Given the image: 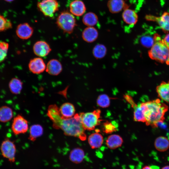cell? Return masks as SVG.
Returning a JSON list of instances; mask_svg holds the SVG:
<instances>
[{"mask_svg": "<svg viewBox=\"0 0 169 169\" xmlns=\"http://www.w3.org/2000/svg\"><path fill=\"white\" fill-rule=\"evenodd\" d=\"M142 169H152L151 168L148 166H146L143 167Z\"/></svg>", "mask_w": 169, "mask_h": 169, "instance_id": "cell-37", "label": "cell"}, {"mask_svg": "<svg viewBox=\"0 0 169 169\" xmlns=\"http://www.w3.org/2000/svg\"><path fill=\"white\" fill-rule=\"evenodd\" d=\"M162 39L164 43L169 48V33H168Z\"/></svg>", "mask_w": 169, "mask_h": 169, "instance_id": "cell-36", "label": "cell"}, {"mask_svg": "<svg viewBox=\"0 0 169 169\" xmlns=\"http://www.w3.org/2000/svg\"><path fill=\"white\" fill-rule=\"evenodd\" d=\"M122 17L124 21L130 25H134L138 20V16L133 10L127 8L125 9L122 13Z\"/></svg>", "mask_w": 169, "mask_h": 169, "instance_id": "cell-17", "label": "cell"}, {"mask_svg": "<svg viewBox=\"0 0 169 169\" xmlns=\"http://www.w3.org/2000/svg\"><path fill=\"white\" fill-rule=\"evenodd\" d=\"M98 18L97 15L92 12L85 14L82 18L83 23L87 27H93L97 23Z\"/></svg>", "mask_w": 169, "mask_h": 169, "instance_id": "cell-27", "label": "cell"}, {"mask_svg": "<svg viewBox=\"0 0 169 169\" xmlns=\"http://www.w3.org/2000/svg\"><path fill=\"white\" fill-rule=\"evenodd\" d=\"M23 85V83L22 81L17 78L12 79L9 83V88L11 92L15 95L20 93Z\"/></svg>", "mask_w": 169, "mask_h": 169, "instance_id": "cell-24", "label": "cell"}, {"mask_svg": "<svg viewBox=\"0 0 169 169\" xmlns=\"http://www.w3.org/2000/svg\"><path fill=\"white\" fill-rule=\"evenodd\" d=\"M37 6L45 16L52 18L58 10L59 5L57 0H42L38 3Z\"/></svg>", "mask_w": 169, "mask_h": 169, "instance_id": "cell-6", "label": "cell"}, {"mask_svg": "<svg viewBox=\"0 0 169 169\" xmlns=\"http://www.w3.org/2000/svg\"><path fill=\"white\" fill-rule=\"evenodd\" d=\"M61 116L63 118H69L75 114V110L74 105L71 103L66 102L62 104L59 108Z\"/></svg>", "mask_w": 169, "mask_h": 169, "instance_id": "cell-19", "label": "cell"}, {"mask_svg": "<svg viewBox=\"0 0 169 169\" xmlns=\"http://www.w3.org/2000/svg\"><path fill=\"white\" fill-rule=\"evenodd\" d=\"M123 143L122 138L117 134H113L108 136L106 140V144L110 149H114L121 146Z\"/></svg>", "mask_w": 169, "mask_h": 169, "instance_id": "cell-20", "label": "cell"}, {"mask_svg": "<svg viewBox=\"0 0 169 169\" xmlns=\"http://www.w3.org/2000/svg\"><path fill=\"white\" fill-rule=\"evenodd\" d=\"M88 141L91 148L97 149L102 146L103 142V138L100 134L96 132L91 134L89 136Z\"/></svg>", "mask_w": 169, "mask_h": 169, "instance_id": "cell-21", "label": "cell"}, {"mask_svg": "<svg viewBox=\"0 0 169 169\" xmlns=\"http://www.w3.org/2000/svg\"><path fill=\"white\" fill-rule=\"evenodd\" d=\"M134 119L135 121L145 122L146 120L143 109L140 104L134 108Z\"/></svg>", "mask_w": 169, "mask_h": 169, "instance_id": "cell-29", "label": "cell"}, {"mask_svg": "<svg viewBox=\"0 0 169 169\" xmlns=\"http://www.w3.org/2000/svg\"><path fill=\"white\" fill-rule=\"evenodd\" d=\"M28 139L32 141H35L36 139L41 136L43 133V129L40 125L35 124L31 126L29 128Z\"/></svg>", "mask_w": 169, "mask_h": 169, "instance_id": "cell-26", "label": "cell"}, {"mask_svg": "<svg viewBox=\"0 0 169 169\" xmlns=\"http://www.w3.org/2000/svg\"><path fill=\"white\" fill-rule=\"evenodd\" d=\"M98 32L93 27H87L83 31L82 37L83 39L87 43L95 41L98 36Z\"/></svg>", "mask_w": 169, "mask_h": 169, "instance_id": "cell-18", "label": "cell"}, {"mask_svg": "<svg viewBox=\"0 0 169 169\" xmlns=\"http://www.w3.org/2000/svg\"><path fill=\"white\" fill-rule=\"evenodd\" d=\"M145 18L147 20L156 22L163 32L169 33V13L165 12L160 17L146 15Z\"/></svg>", "mask_w": 169, "mask_h": 169, "instance_id": "cell-9", "label": "cell"}, {"mask_svg": "<svg viewBox=\"0 0 169 169\" xmlns=\"http://www.w3.org/2000/svg\"><path fill=\"white\" fill-rule=\"evenodd\" d=\"M161 169H169V166H166L163 167Z\"/></svg>", "mask_w": 169, "mask_h": 169, "instance_id": "cell-38", "label": "cell"}, {"mask_svg": "<svg viewBox=\"0 0 169 169\" xmlns=\"http://www.w3.org/2000/svg\"><path fill=\"white\" fill-rule=\"evenodd\" d=\"M8 47V43L0 41V63L3 61L6 57Z\"/></svg>", "mask_w": 169, "mask_h": 169, "instance_id": "cell-33", "label": "cell"}, {"mask_svg": "<svg viewBox=\"0 0 169 169\" xmlns=\"http://www.w3.org/2000/svg\"><path fill=\"white\" fill-rule=\"evenodd\" d=\"M33 33V29L28 23H23L19 24L16 29V34L20 38L26 40L29 38Z\"/></svg>", "mask_w": 169, "mask_h": 169, "instance_id": "cell-12", "label": "cell"}, {"mask_svg": "<svg viewBox=\"0 0 169 169\" xmlns=\"http://www.w3.org/2000/svg\"><path fill=\"white\" fill-rule=\"evenodd\" d=\"M56 24L58 27L64 32L71 33L76 26L75 19L71 13L67 11L62 12L56 20Z\"/></svg>", "mask_w": 169, "mask_h": 169, "instance_id": "cell-4", "label": "cell"}, {"mask_svg": "<svg viewBox=\"0 0 169 169\" xmlns=\"http://www.w3.org/2000/svg\"><path fill=\"white\" fill-rule=\"evenodd\" d=\"M28 67L32 73L39 74L46 70V65L43 59L41 57H38L31 59L29 62Z\"/></svg>", "mask_w": 169, "mask_h": 169, "instance_id": "cell-11", "label": "cell"}, {"mask_svg": "<svg viewBox=\"0 0 169 169\" xmlns=\"http://www.w3.org/2000/svg\"><path fill=\"white\" fill-rule=\"evenodd\" d=\"M124 97L126 100L131 105L132 108H134L137 106V105L134 102L131 96L126 95L124 96Z\"/></svg>", "mask_w": 169, "mask_h": 169, "instance_id": "cell-35", "label": "cell"}, {"mask_svg": "<svg viewBox=\"0 0 169 169\" xmlns=\"http://www.w3.org/2000/svg\"><path fill=\"white\" fill-rule=\"evenodd\" d=\"M12 109L7 106L0 107V121L5 123L9 121L13 117Z\"/></svg>", "mask_w": 169, "mask_h": 169, "instance_id": "cell-25", "label": "cell"}, {"mask_svg": "<svg viewBox=\"0 0 169 169\" xmlns=\"http://www.w3.org/2000/svg\"><path fill=\"white\" fill-rule=\"evenodd\" d=\"M12 27L11 22L6 18L0 14V32L11 28Z\"/></svg>", "mask_w": 169, "mask_h": 169, "instance_id": "cell-32", "label": "cell"}, {"mask_svg": "<svg viewBox=\"0 0 169 169\" xmlns=\"http://www.w3.org/2000/svg\"><path fill=\"white\" fill-rule=\"evenodd\" d=\"M156 90L161 100L169 103V80L167 82L162 81L157 86Z\"/></svg>", "mask_w": 169, "mask_h": 169, "instance_id": "cell-15", "label": "cell"}, {"mask_svg": "<svg viewBox=\"0 0 169 169\" xmlns=\"http://www.w3.org/2000/svg\"><path fill=\"white\" fill-rule=\"evenodd\" d=\"M70 11L73 15L81 16L84 13L86 8L84 2L80 0H74L69 5Z\"/></svg>", "mask_w": 169, "mask_h": 169, "instance_id": "cell-14", "label": "cell"}, {"mask_svg": "<svg viewBox=\"0 0 169 169\" xmlns=\"http://www.w3.org/2000/svg\"><path fill=\"white\" fill-rule=\"evenodd\" d=\"M101 111L99 109L92 112L81 113L80 115L83 126L85 130H93L100 125L102 120L100 119Z\"/></svg>", "mask_w": 169, "mask_h": 169, "instance_id": "cell-5", "label": "cell"}, {"mask_svg": "<svg viewBox=\"0 0 169 169\" xmlns=\"http://www.w3.org/2000/svg\"><path fill=\"white\" fill-rule=\"evenodd\" d=\"M1 151L3 156L8 159L11 162L15 161L16 147L13 142L8 139H6L2 142Z\"/></svg>", "mask_w": 169, "mask_h": 169, "instance_id": "cell-7", "label": "cell"}, {"mask_svg": "<svg viewBox=\"0 0 169 169\" xmlns=\"http://www.w3.org/2000/svg\"><path fill=\"white\" fill-rule=\"evenodd\" d=\"M3 0L7 2H11L13 1L14 0Z\"/></svg>", "mask_w": 169, "mask_h": 169, "instance_id": "cell-39", "label": "cell"}, {"mask_svg": "<svg viewBox=\"0 0 169 169\" xmlns=\"http://www.w3.org/2000/svg\"><path fill=\"white\" fill-rule=\"evenodd\" d=\"M85 157V153L84 150L80 148H76L70 152L69 160L75 164H79L83 161Z\"/></svg>", "mask_w": 169, "mask_h": 169, "instance_id": "cell-22", "label": "cell"}, {"mask_svg": "<svg viewBox=\"0 0 169 169\" xmlns=\"http://www.w3.org/2000/svg\"><path fill=\"white\" fill-rule=\"evenodd\" d=\"M33 49L34 54L40 57L48 55L52 50L48 43L43 40L38 41L35 42Z\"/></svg>", "mask_w": 169, "mask_h": 169, "instance_id": "cell-10", "label": "cell"}, {"mask_svg": "<svg viewBox=\"0 0 169 169\" xmlns=\"http://www.w3.org/2000/svg\"><path fill=\"white\" fill-rule=\"evenodd\" d=\"M47 115L53 123V126L61 129L66 136L77 137L82 141L86 140V135L83 128L80 114H75L70 118H64L60 115L59 108L55 104L50 105Z\"/></svg>", "mask_w": 169, "mask_h": 169, "instance_id": "cell-1", "label": "cell"}, {"mask_svg": "<svg viewBox=\"0 0 169 169\" xmlns=\"http://www.w3.org/2000/svg\"><path fill=\"white\" fill-rule=\"evenodd\" d=\"M154 146L156 150L160 152H164L169 148V140L166 137L160 136L155 140Z\"/></svg>", "mask_w": 169, "mask_h": 169, "instance_id": "cell-23", "label": "cell"}, {"mask_svg": "<svg viewBox=\"0 0 169 169\" xmlns=\"http://www.w3.org/2000/svg\"><path fill=\"white\" fill-rule=\"evenodd\" d=\"M96 102L100 107L103 108H107L110 104V98L107 95L102 94L98 96Z\"/></svg>", "mask_w": 169, "mask_h": 169, "instance_id": "cell-30", "label": "cell"}, {"mask_svg": "<svg viewBox=\"0 0 169 169\" xmlns=\"http://www.w3.org/2000/svg\"><path fill=\"white\" fill-rule=\"evenodd\" d=\"M116 126L112 123L106 121L103 124L102 131L106 134H111L117 131Z\"/></svg>", "mask_w": 169, "mask_h": 169, "instance_id": "cell-34", "label": "cell"}, {"mask_svg": "<svg viewBox=\"0 0 169 169\" xmlns=\"http://www.w3.org/2000/svg\"><path fill=\"white\" fill-rule=\"evenodd\" d=\"M154 43L148 51L149 58L161 63L169 65V48L157 33L154 35Z\"/></svg>", "mask_w": 169, "mask_h": 169, "instance_id": "cell-3", "label": "cell"}, {"mask_svg": "<svg viewBox=\"0 0 169 169\" xmlns=\"http://www.w3.org/2000/svg\"><path fill=\"white\" fill-rule=\"evenodd\" d=\"M107 6L109 11L112 13H116L128 8L124 0H109Z\"/></svg>", "mask_w": 169, "mask_h": 169, "instance_id": "cell-16", "label": "cell"}, {"mask_svg": "<svg viewBox=\"0 0 169 169\" xmlns=\"http://www.w3.org/2000/svg\"><path fill=\"white\" fill-rule=\"evenodd\" d=\"M140 43L144 47L149 48H151L154 43V37L149 35H145L142 36L140 39Z\"/></svg>", "mask_w": 169, "mask_h": 169, "instance_id": "cell-31", "label": "cell"}, {"mask_svg": "<svg viewBox=\"0 0 169 169\" xmlns=\"http://www.w3.org/2000/svg\"><path fill=\"white\" fill-rule=\"evenodd\" d=\"M63 67L61 62L56 59L50 60L46 65V71L49 74L56 76L62 71Z\"/></svg>", "mask_w": 169, "mask_h": 169, "instance_id": "cell-13", "label": "cell"}, {"mask_svg": "<svg viewBox=\"0 0 169 169\" xmlns=\"http://www.w3.org/2000/svg\"><path fill=\"white\" fill-rule=\"evenodd\" d=\"M107 49L104 45L99 44L96 45L93 49V54L94 57L97 59L104 58L106 55Z\"/></svg>", "mask_w": 169, "mask_h": 169, "instance_id": "cell-28", "label": "cell"}, {"mask_svg": "<svg viewBox=\"0 0 169 169\" xmlns=\"http://www.w3.org/2000/svg\"><path fill=\"white\" fill-rule=\"evenodd\" d=\"M140 104L143 110L146 125L155 128L159 123L163 122L169 107L161 100L157 98Z\"/></svg>", "mask_w": 169, "mask_h": 169, "instance_id": "cell-2", "label": "cell"}, {"mask_svg": "<svg viewBox=\"0 0 169 169\" xmlns=\"http://www.w3.org/2000/svg\"><path fill=\"white\" fill-rule=\"evenodd\" d=\"M11 129L15 135L24 134L28 129V122L22 116L18 115L13 118Z\"/></svg>", "mask_w": 169, "mask_h": 169, "instance_id": "cell-8", "label": "cell"}]
</instances>
